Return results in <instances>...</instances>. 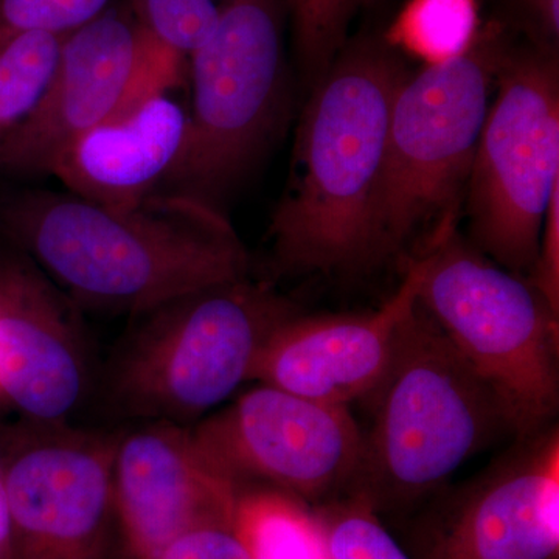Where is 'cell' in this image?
<instances>
[{"instance_id": "9a60e30c", "label": "cell", "mask_w": 559, "mask_h": 559, "mask_svg": "<svg viewBox=\"0 0 559 559\" xmlns=\"http://www.w3.org/2000/svg\"><path fill=\"white\" fill-rule=\"evenodd\" d=\"M558 551L559 433L549 426L459 496L433 530L428 559H557Z\"/></svg>"}, {"instance_id": "7c38bea8", "label": "cell", "mask_w": 559, "mask_h": 559, "mask_svg": "<svg viewBox=\"0 0 559 559\" xmlns=\"http://www.w3.org/2000/svg\"><path fill=\"white\" fill-rule=\"evenodd\" d=\"M79 307L16 246H0V399L32 423L58 425L90 384Z\"/></svg>"}, {"instance_id": "8992f818", "label": "cell", "mask_w": 559, "mask_h": 559, "mask_svg": "<svg viewBox=\"0 0 559 559\" xmlns=\"http://www.w3.org/2000/svg\"><path fill=\"white\" fill-rule=\"evenodd\" d=\"M418 304L495 393L513 436L549 428L559 407V312L532 280L451 231L417 253Z\"/></svg>"}, {"instance_id": "5bb4252c", "label": "cell", "mask_w": 559, "mask_h": 559, "mask_svg": "<svg viewBox=\"0 0 559 559\" xmlns=\"http://www.w3.org/2000/svg\"><path fill=\"white\" fill-rule=\"evenodd\" d=\"M421 275V257H412L399 289L374 311L294 312L260 348L249 381L334 406L369 399L388 373L401 333L417 310Z\"/></svg>"}, {"instance_id": "30bf717a", "label": "cell", "mask_w": 559, "mask_h": 559, "mask_svg": "<svg viewBox=\"0 0 559 559\" xmlns=\"http://www.w3.org/2000/svg\"><path fill=\"white\" fill-rule=\"evenodd\" d=\"M117 437L33 423L3 457L10 559H105Z\"/></svg>"}, {"instance_id": "e0dca14e", "label": "cell", "mask_w": 559, "mask_h": 559, "mask_svg": "<svg viewBox=\"0 0 559 559\" xmlns=\"http://www.w3.org/2000/svg\"><path fill=\"white\" fill-rule=\"evenodd\" d=\"M234 527L250 559H329L318 516L278 489H240Z\"/></svg>"}, {"instance_id": "8fae6325", "label": "cell", "mask_w": 559, "mask_h": 559, "mask_svg": "<svg viewBox=\"0 0 559 559\" xmlns=\"http://www.w3.org/2000/svg\"><path fill=\"white\" fill-rule=\"evenodd\" d=\"M142 31L130 5H109L62 40L60 57L35 108L0 143V171L53 173L83 135L116 119L134 86Z\"/></svg>"}, {"instance_id": "cb8c5ba5", "label": "cell", "mask_w": 559, "mask_h": 559, "mask_svg": "<svg viewBox=\"0 0 559 559\" xmlns=\"http://www.w3.org/2000/svg\"><path fill=\"white\" fill-rule=\"evenodd\" d=\"M156 559H250L234 524L204 525L171 540Z\"/></svg>"}, {"instance_id": "d6986e66", "label": "cell", "mask_w": 559, "mask_h": 559, "mask_svg": "<svg viewBox=\"0 0 559 559\" xmlns=\"http://www.w3.org/2000/svg\"><path fill=\"white\" fill-rule=\"evenodd\" d=\"M64 38L27 33L0 44V143L35 108L57 66Z\"/></svg>"}, {"instance_id": "52a82bcc", "label": "cell", "mask_w": 559, "mask_h": 559, "mask_svg": "<svg viewBox=\"0 0 559 559\" xmlns=\"http://www.w3.org/2000/svg\"><path fill=\"white\" fill-rule=\"evenodd\" d=\"M283 9L285 0H221L212 31L189 58L186 138L159 191L221 210L270 148L288 105Z\"/></svg>"}, {"instance_id": "4fadbf2b", "label": "cell", "mask_w": 559, "mask_h": 559, "mask_svg": "<svg viewBox=\"0 0 559 559\" xmlns=\"http://www.w3.org/2000/svg\"><path fill=\"white\" fill-rule=\"evenodd\" d=\"M238 492L210 465L190 426L145 421L117 437L114 521L128 559H156L190 530L234 524Z\"/></svg>"}, {"instance_id": "9c48e42d", "label": "cell", "mask_w": 559, "mask_h": 559, "mask_svg": "<svg viewBox=\"0 0 559 559\" xmlns=\"http://www.w3.org/2000/svg\"><path fill=\"white\" fill-rule=\"evenodd\" d=\"M204 457L238 489L267 485L300 500L352 488L364 432L347 406L259 384L190 426Z\"/></svg>"}, {"instance_id": "6da1fadb", "label": "cell", "mask_w": 559, "mask_h": 559, "mask_svg": "<svg viewBox=\"0 0 559 559\" xmlns=\"http://www.w3.org/2000/svg\"><path fill=\"white\" fill-rule=\"evenodd\" d=\"M0 229L76 307L134 318L249 270L221 210L165 191L128 209L69 191H13L0 198Z\"/></svg>"}, {"instance_id": "277c9868", "label": "cell", "mask_w": 559, "mask_h": 559, "mask_svg": "<svg viewBox=\"0 0 559 559\" xmlns=\"http://www.w3.org/2000/svg\"><path fill=\"white\" fill-rule=\"evenodd\" d=\"M503 58L495 38H477L462 57L400 84L371 213L373 267L417 238L423 252L455 230Z\"/></svg>"}, {"instance_id": "ac0fdd59", "label": "cell", "mask_w": 559, "mask_h": 559, "mask_svg": "<svg viewBox=\"0 0 559 559\" xmlns=\"http://www.w3.org/2000/svg\"><path fill=\"white\" fill-rule=\"evenodd\" d=\"M479 24L477 0H407L385 39L426 68L469 51L479 38Z\"/></svg>"}, {"instance_id": "d4e9b609", "label": "cell", "mask_w": 559, "mask_h": 559, "mask_svg": "<svg viewBox=\"0 0 559 559\" xmlns=\"http://www.w3.org/2000/svg\"><path fill=\"white\" fill-rule=\"evenodd\" d=\"M528 278L554 311L559 312V186L547 202L538 257Z\"/></svg>"}, {"instance_id": "2e32d148", "label": "cell", "mask_w": 559, "mask_h": 559, "mask_svg": "<svg viewBox=\"0 0 559 559\" xmlns=\"http://www.w3.org/2000/svg\"><path fill=\"white\" fill-rule=\"evenodd\" d=\"M187 112L168 95L106 121L61 157L51 176L69 193L112 209L134 207L159 191L178 159Z\"/></svg>"}, {"instance_id": "7a4b0ae2", "label": "cell", "mask_w": 559, "mask_h": 559, "mask_svg": "<svg viewBox=\"0 0 559 559\" xmlns=\"http://www.w3.org/2000/svg\"><path fill=\"white\" fill-rule=\"evenodd\" d=\"M403 64L364 43L337 55L301 114L288 186L270 226L275 277L373 267L371 213Z\"/></svg>"}, {"instance_id": "44dd1931", "label": "cell", "mask_w": 559, "mask_h": 559, "mask_svg": "<svg viewBox=\"0 0 559 559\" xmlns=\"http://www.w3.org/2000/svg\"><path fill=\"white\" fill-rule=\"evenodd\" d=\"M140 31L151 40L189 61L190 55L212 31L218 0H128Z\"/></svg>"}, {"instance_id": "603a6c76", "label": "cell", "mask_w": 559, "mask_h": 559, "mask_svg": "<svg viewBox=\"0 0 559 559\" xmlns=\"http://www.w3.org/2000/svg\"><path fill=\"white\" fill-rule=\"evenodd\" d=\"M112 0H0V44L27 35L68 36L100 16Z\"/></svg>"}, {"instance_id": "ffe728a7", "label": "cell", "mask_w": 559, "mask_h": 559, "mask_svg": "<svg viewBox=\"0 0 559 559\" xmlns=\"http://www.w3.org/2000/svg\"><path fill=\"white\" fill-rule=\"evenodd\" d=\"M329 559H411L358 495L316 513Z\"/></svg>"}, {"instance_id": "5b68a950", "label": "cell", "mask_w": 559, "mask_h": 559, "mask_svg": "<svg viewBox=\"0 0 559 559\" xmlns=\"http://www.w3.org/2000/svg\"><path fill=\"white\" fill-rule=\"evenodd\" d=\"M294 312L271 285L246 275L139 316L110 367L114 409L190 426L249 382L260 348Z\"/></svg>"}, {"instance_id": "ba28073f", "label": "cell", "mask_w": 559, "mask_h": 559, "mask_svg": "<svg viewBox=\"0 0 559 559\" xmlns=\"http://www.w3.org/2000/svg\"><path fill=\"white\" fill-rule=\"evenodd\" d=\"M466 189L471 245L503 270L532 274L559 186V69L551 53L506 55Z\"/></svg>"}, {"instance_id": "3957f363", "label": "cell", "mask_w": 559, "mask_h": 559, "mask_svg": "<svg viewBox=\"0 0 559 559\" xmlns=\"http://www.w3.org/2000/svg\"><path fill=\"white\" fill-rule=\"evenodd\" d=\"M369 399L373 425L364 433L352 495L374 510L439 488L463 463L513 433L495 393L419 304Z\"/></svg>"}, {"instance_id": "83f0119b", "label": "cell", "mask_w": 559, "mask_h": 559, "mask_svg": "<svg viewBox=\"0 0 559 559\" xmlns=\"http://www.w3.org/2000/svg\"><path fill=\"white\" fill-rule=\"evenodd\" d=\"M360 2L367 3V2H371V0H360Z\"/></svg>"}, {"instance_id": "4316f807", "label": "cell", "mask_w": 559, "mask_h": 559, "mask_svg": "<svg viewBox=\"0 0 559 559\" xmlns=\"http://www.w3.org/2000/svg\"><path fill=\"white\" fill-rule=\"evenodd\" d=\"M532 3L544 31L557 38L559 33V0H532Z\"/></svg>"}, {"instance_id": "7402d4cb", "label": "cell", "mask_w": 559, "mask_h": 559, "mask_svg": "<svg viewBox=\"0 0 559 559\" xmlns=\"http://www.w3.org/2000/svg\"><path fill=\"white\" fill-rule=\"evenodd\" d=\"M360 0H288L297 53L305 75L316 83L344 46L353 11Z\"/></svg>"}, {"instance_id": "484cf974", "label": "cell", "mask_w": 559, "mask_h": 559, "mask_svg": "<svg viewBox=\"0 0 559 559\" xmlns=\"http://www.w3.org/2000/svg\"><path fill=\"white\" fill-rule=\"evenodd\" d=\"M0 559H10V514L2 455H0Z\"/></svg>"}]
</instances>
